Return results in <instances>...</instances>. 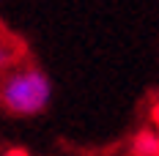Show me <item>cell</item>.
Listing matches in <instances>:
<instances>
[{
    "instance_id": "cell-1",
    "label": "cell",
    "mask_w": 159,
    "mask_h": 156,
    "mask_svg": "<svg viewBox=\"0 0 159 156\" xmlns=\"http://www.w3.org/2000/svg\"><path fill=\"white\" fill-rule=\"evenodd\" d=\"M49 99H52V82L36 66L11 71L0 85V107L19 118L44 112L49 107Z\"/></svg>"
},
{
    "instance_id": "cell-2",
    "label": "cell",
    "mask_w": 159,
    "mask_h": 156,
    "mask_svg": "<svg viewBox=\"0 0 159 156\" xmlns=\"http://www.w3.org/2000/svg\"><path fill=\"white\" fill-rule=\"evenodd\" d=\"M132 156H159V131L140 129L132 137Z\"/></svg>"
},
{
    "instance_id": "cell-3",
    "label": "cell",
    "mask_w": 159,
    "mask_h": 156,
    "mask_svg": "<svg viewBox=\"0 0 159 156\" xmlns=\"http://www.w3.org/2000/svg\"><path fill=\"white\" fill-rule=\"evenodd\" d=\"M3 156H30V154H28L25 148H11V151H6Z\"/></svg>"
},
{
    "instance_id": "cell-4",
    "label": "cell",
    "mask_w": 159,
    "mask_h": 156,
    "mask_svg": "<svg viewBox=\"0 0 159 156\" xmlns=\"http://www.w3.org/2000/svg\"><path fill=\"white\" fill-rule=\"evenodd\" d=\"M151 121L159 126V104H154V107H151Z\"/></svg>"
},
{
    "instance_id": "cell-5",
    "label": "cell",
    "mask_w": 159,
    "mask_h": 156,
    "mask_svg": "<svg viewBox=\"0 0 159 156\" xmlns=\"http://www.w3.org/2000/svg\"><path fill=\"white\" fill-rule=\"evenodd\" d=\"M11 60V52H6V49H0V66H3V63H8Z\"/></svg>"
}]
</instances>
